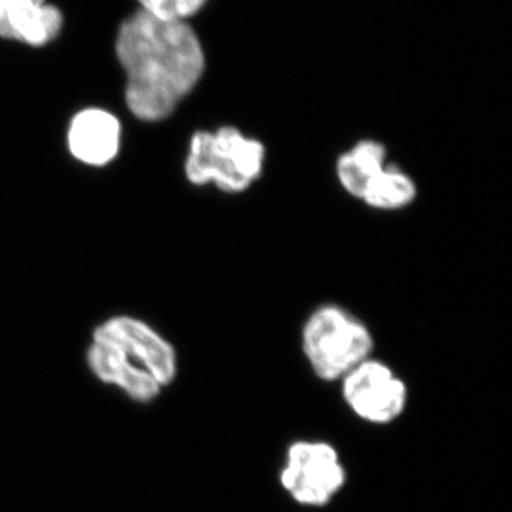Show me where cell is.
<instances>
[{
	"label": "cell",
	"instance_id": "obj_1",
	"mask_svg": "<svg viewBox=\"0 0 512 512\" xmlns=\"http://www.w3.org/2000/svg\"><path fill=\"white\" fill-rule=\"evenodd\" d=\"M116 53L127 77L128 110L147 123L170 117L205 70L200 39L187 22L141 9L121 23Z\"/></svg>",
	"mask_w": 512,
	"mask_h": 512
},
{
	"label": "cell",
	"instance_id": "obj_2",
	"mask_svg": "<svg viewBox=\"0 0 512 512\" xmlns=\"http://www.w3.org/2000/svg\"><path fill=\"white\" fill-rule=\"evenodd\" d=\"M87 363L101 382L136 402L156 399L177 376V352L148 323L133 316L107 319L93 332Z\"/></svg>",
	"mask_w": 512,
	"mask_h": 512
},
{
	"label": "cell",
	"instance_id": "obj_3",
	"mask_svg": "<svg viewBox=\"0 0 512 512\" xmlns=\"http://www.w3.org/2000/svg\"><path fill=\"white\" fill-rule=\"evenodd\" d=\"M266 150L256 138L235 127L192 134L185 158V177L192 185H214L228 194H241L262 177Z\"/></svg>",
	"mask_w": 512,
	"mask_h": 512
},
{
	"label": "cell",
	"instance_id": "obj_4",
	"mask_svg": "<svg viewBox=\"0 0 512 512\" xmlns=\"http://www.w3.org/2000/svg\"><path fill=\"white\" fill-rule=\"evenodd\" d=\"M375 340L355 315L336 305L320 306L302 329L303 355L325 382H340L350 370L372 357Z\"/></svg>",
	"mask_w": 512,
	"mask_h": 512
},
{
	"label": "cell",
	"instance_id": "obj_5",
	"mask_svg": "<svg viewBox=\"0 0 512 512\" xmlns=\"http://www.w3.org/2000/svg\"><path fill=\"white\" fill-rule=\"evenodd\" d=\"M348 470L338 448L323 440H296L286 450L279 483L301 507H328L345 488Z\"/></svg>",
	"mask_w": 512,
	"mask_h": 512
},
{
	"label": "cell",
	"instance_id": "obj_6",
	"mask_svg": "<svg viewBox=\"0 0 512 512\" xmlns=\"http://www.w3.org/2000/svg\"><path fill=\"white\" fill-rule=\"evenodd\" d=\"M340 382L343 402L367 424L389 426L406 412L409 389L387 363L369 357Z\"/></svg>",
	"mask_w": 512,
	"mask_h": 512
},
{
	"label": "cell",
	"instance_id": "obj_7",
	"mask_svg": "<svg viewBox=\"0 0 512 512\" xmlns=\"http://www.w3.org/2000/svg\"><path fill=\"white\" fill-rule=\"evenodd\" d=\"M121 123L110 111L89 107L74 114L67 130L70 154L89 167H104L120 151Z\"/></svg>",
	"mask_w": 512,
	"mask_h": 512
},
{
	"label": "cell",
	"instance_id": "obj_8",
	"mask_svg": "<svg viewBox=\"0 0 512 512\" xmlns=\"http://www.w3.org/2000/svg\"><path fill=\"white\" fill-rule=\"evenodd\" d=\"M63 15L47 0H0V37L46 46L60 35Z\"/></svg>",
	"mask_w": 512,
	"mask_h": 512
},
{
	"label": "cell",
	"instance_id": "obj_9",
	"mask_svg": "<svg viewBox=\"0 0 512 512\" xmlns=\"http://www.w3.org/2000/svg\"><path fill=\"white\" fill-rule=\"evenodd\" d=\"M387 164V148L382 143L362 140L339 157L336 175L343 190L360 200L367 185Z\"/></svg>",
	"mask_w": 512,
	"mask_h": 512
},
{
	"label": "cell",
	"instance_id": "obj_10",
	"mask_svg": "<svg viewBox=\"0 0 512 512\" xmlns=\"http://www.w3.org/2000/svg\"><path fill=\"white\" fill-rule=\"evenodd\" d=\"M417 197L413 178L402 168L387 164L375 180L367 185L360 201L380 211H397L409 207Z\"/></svg>",
	"mask_w": 512,
	"mask_h": 512
},
{
	"label": "cell",
	"instance_id": "obj_11",
	"mask_svg": "<svg viewBox=\"0 0 512 512\" xmlns=\"http://www.w3.org/2000/svg\"><path fill=\"white\" fill-rule=\"evenodd\" d=\"M208 0H138L140 9L158 19L187 20L200 12Z\"/></svg>",
	"mask_w": 512,
	"mask_h": 512
}]
</instances>
